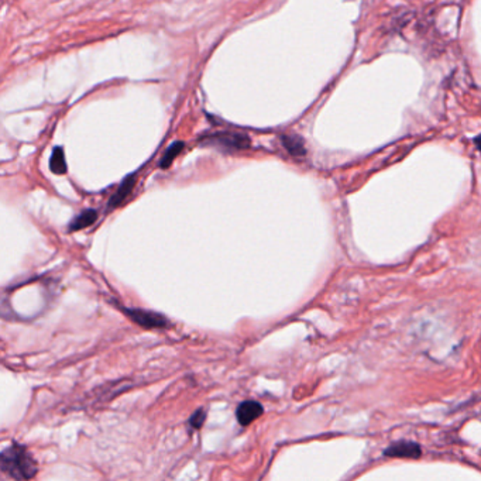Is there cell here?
<instances>
[{"label": "cell", "mask_w": 481, "mask_h": 481, "mask_svg": "<svg viewBox=\"0 0 481 481\" xmlns=\"http://www.w3.org/2000/svg\"><path fill=\"white\" fill-rule=\"evenodd\" d=\"M98 219V212L95 209H86L83 212H81L70 225V230L75 231V230H82L90 225H93Z\"/></svg>", "instance_id": "7"}, {"label": "cell", "mask_w": 481, "mask_h": 481, "mask_svg": "<svg viewBox=\"0 0 481 481\" xmlns=\"http://www.w3.org/2000/svg\"><path fill=\"white\" fill-rule=\"evenodd\" d=\"M212 141H218L222 144V146L227 149H234V150H245L250 146V138H247L246 136L230 134V133L216 134L212 137Z\"/></svg>", "instance_id": "4"}, {"label": "cell", "mask_w": 481, "mask_h": 481, "mask_svg": "<svg viewBox=\"0 0 481 481\" xmlns=\"http://www.w3.org/2000/svg\"><path fill=\"white\" fill-rule=\"evenodd\" d=\"M134 182H136L134 175H129V177L120 184L119 189L116 190V194H115V195L111 198V201H109V208H116V206H119V205L129 197V194H130L131 189H133V186H134Z\"/></svg>", "instance_id": "6"}, {"label": "cell", "mask_w": 481, "mask_h": 481, "mask_svg": "<svg viewBox=\"0 0 481 481\" xmlns=\"http://www.w3.org/2000/svg\"><path fill=\"white\" fill-rule=\"evenodd\" d=\"M124 313L137 325L146 327V329H158V327H167L168 320L156 312L152 311H142V309H124Z\"/></svg>", "instance_id": "2"}, {"label": "cell", "mask_w": 481, "mask_h": 481, "mask_svg": "<svg viewBox=\"0 0 481 481\" xmlns=\"http://www.w3.org/2000/svg\"><path fill=\"white\" fill-rule=\"evenodd\" d=\"M2 471L15 480H30L37 474V463L30 453L17 443L3 449L0 455Z\"/></svg>", "instance_id": "1"}, {"label": "cell", "mask_w": 481, "mask_h": 481, "mask_svg": "<svg viewBox=\"0 0 481 481\" xmlns=\"http://www.w3.org/2000/svg\"><path fill=\"white\" fill-rule=\"evenodd\" d=\"M386 456L390 457H407V459H415L421 456V449L414 442H398L393 446H390L386 452Z\"/></svg>", "instance_id": "5"}, {"label": "cell", "mask_w": 481, "mask_h": 481, "mask_svg": "<svg viewBox=\"0 0 481 481\" xmlns=\"http://www.w3.org/2000/svg\"><path fill=\"white\" fill-rule=\"evenodd\" d=\"M182 149H184L182 141H175L174 144H171L161 158V163H160L161 168H168L172 164V161L175 160V157L182 152Z\"/></svg>", "instance_id": "10"}, {"label": "cell", "mask_w": 481, "mask_h": 481, "mask_svg": "<svg viewBox=\"0 0 481 481\" xmlns=\"http://www.w3.org/2000/svg\"><path fill=\"white\" fill-rule=\"evenodd\" d=\"M474 142H475L477 149H478V150H481V134H480V136H477V137L474 138Z\"/></svg>", "instance_id": "12"}, {"label": "cell", "mask_w": 481, "mask_h": 481, "mask_svg": "<svg viewBox=\"0 0 481 481\" xmlns=\"http://www.w3.org/2000/svg\"><path fill=\"white\" fill-rule=\"evenodd\" d=\"M205 419H206L205 411L204 409H198L195 414H192V416L189 419V425L194 429H199L204 425Z\"/></svg>", "instance_id": "11"}, {"label": "cell", "mask_w": 481, "mask_h": 481, "mask_svg": "<svg viewBox=\"0 0 481 481\" xmlns=\"http://www.w3.org/2000/svg\"><path fill=\"white\" fill-rule=\"evenodd\" d=\"M282 142L285 149L295 157H302L307 154L305 144L298 136H285L282 137Z\"/></svg>", "instance_id": "8"}, {"label": "cell", "mask_w": 481, "mask_h": 481, "mask_svg": "<svg viewBox=\"0 0 481 481\" xmlns=\"http://www.w3.org/2000/svg\"><path fill=\"white\" fill-rule=\"evenodd\" d=\"M263 405L257 401H245L238 405L236 411V418L242 426H247L263 415Z\"/></svg>", "instance_id": "3"}, {"label": "cell", "mask_w": 481, "mask_h": 481, "mask_svg": "<svg viewBox=\"0 0 481 481\" xmlns=\"http://www.w3.org/2000/svg\"><path fill=\"white\" fill-rule=\"evenodd\" d=\"M50 168L57 175H64L67 172L65 156H64V150L61 147L54 149L51 158H50Z\"/></svg>", "instance_id": "9"}]
</instances>
